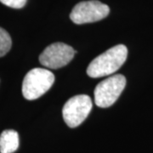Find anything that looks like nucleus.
Instances as JSON below:
<instances>
[{"label": "nucleus", "mask_w": 153, "mask_h": 153, "mask_svg": "<svg viewBox=\"0 0 153 153\" xmlns=\"http://www.w3.org/2000/svg\"><path fill=\"white\" fill-rule=\"evenodd\" d=\"M12 41L10 34L0 27V57L5 55L11 48Z\"/></svg>", "instance_id": "obj_8"}, {"label": "nucleus", "mask_w": 153, "mask_h": 153, "mask_svg": "<svg viewBox=\"0 0 153 153\" xmlns=\"http://www.w3.org/2000/svg\"><path fill=\"white\" fill-rule=\"evenodd\" d=\"M27 0H0V2L4 5L13 9H22L26 5Z\"/></svg>", "instance_id": "obj_9"}, {"label": "nucleus", "mask_w": 153, "mask_h": 153, "mask_svg": "<svg viewBox=\"0 0 153 153\" xmlns=\"http://www.w3.org/2000/svg\"><path fill=\"white\" fill-rule=\"evenodd\" d=\"M108 5L98 0L82 1L78 3L70 14V18L75 24H86L99 22L108 16Z\"/></svg>", "instance_id": "obj_5"}, {"label": "nucleus", "mask_w": 153, "mask_h": 153, "mask_svg": "<svg viewBox=\"0 0 153 153\" xmlns=\"http://www.w3.org/2000/svg\"><path fill=\"white\" fill-rule=\"evenodd\" d=\"M126 85L125 76L117 74L100 82L94 89V102L101 108L109 107L116 102Z\"/></svg>", "instance_id": "obj_3"}, {"label": "nucleus", "mask_w": 153, "mask_h": 153, "mask_svg": "<svg viewBox=\"0 0 153 153\" xmlns=\"http://www.w3.org/2000/svg\"><path fill=\"white\" fill-rule=\"evenodd\" d=\"M19 147V134L13 129L4 130L0 135V153H13Z\"/></svg>", "instance_id": "obj_7"}, {"label": "nucleus", "mask_w": 153, "mask_h": 153, "mask_svg": "<svg viewBox=\"0 0 153 153\" xmlns=\"http://www.w3.org/2000/svg\"><path fill=\"white\" fill-rule=\"evenodd\" d=\"M76 51L64 43H55L49 45L39 56L40 63L47 68L59 69L71 61Z\"/></svg>", "instance_id": "obj_6"}, {"label": "nucleus", "mask_w": 153, "mask_h": 153, "mask_svg": "<svg viewBox=\"0 0 153 153\" xmlns=\"http://www.w3.org/2000/svg\"><path fill=\"white\" fill-rule=\"evenodd\" d=\"M54 82L53 72L44 68H34L28 71L23 79V96L29 100L39 98L52 87Z\"/></svg>", "instance_id": "obj_2"}, {"label": "nucleus", "mask_w": 153, "mask_h": 153, "mask_svg": "<svg viewBox=\"0 0 153 153\" xmlns=\"http://www.w3.org/2000/svg\"><path fill=\"white\" fill-rule=\"evenodd\" d=\"M93 107L88 95H75L66 101L62 110L63 118L68 127L76 128L87 118Z\"/></svg>", "instance_id": "obj_4"}, {"label": "nucleus", "mask_w": 153, "mask_h": 153, "mask_svg": "<svg viewBox=\"0 0 153 153\" xmlns=\"http://www.w3.org/2000/svg\"><path fill=\"white\" fill-rule=\"evenodd\" d=\"M127 56L128 49L125 45H116L90 62L87 68V74L94 78L111 75L123 65Z\"/></svg>", "instance_id": "obj_1"}]
</instances>
